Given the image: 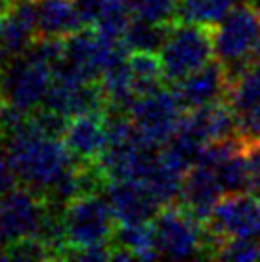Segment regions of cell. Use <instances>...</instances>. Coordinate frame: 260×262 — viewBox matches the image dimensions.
I'll use <instances>...</instances> for the list:
<instances>
[{
  "instance_id": "obj_22",
  "label": "cell",
  "mask_w": 260,
  "mask_h": 262,
  "mask_svg": "<svg viewBox=\"0 0 260 262\" xmlns=\"http://www.w3.org/2000/svg\"><path fill=\"white\" fill-rule=\"evenodd\" d=\"M218 260H256L260 258L258 239H226L216 249Z\"/></svg>"
},
{
  "instance_id": "obj_21",
  "label": "cell",
  "mask_w": 260,
  "mask_h": 262,
  "mask_svg": "<svg viewBox=\"0 0 260 262\" xmlns=\"http://www.w3.org/2000/svg\"><path fill=\"white\" fill-rule=\"evenodd\" d=\"M178 0H132V15L149 23L176 21Z\"/></svg>"
},
{
  "instance_id": "obj_23",
  "label": "cell",
  "mask_w": 260,
  "mask_h": 262,
  "mask_svg": "<svg viewBox=\"0 0 260 262\" xmlns=\"http://www.w3.org/2000/svg\"><path fill=\"white\" fill-rule=\"evenodd\" d=\"M17 184H21L19 182V176L15 172V167L12 159H10V153H8L6 146L2 144L0 146V197L17 188Z\"/></svg>"
},
{
  "instance_id": "obj_3",
  "label": "cell",
  "mask_w": 260,
  "mask_h": 262,
  "mask_svg": "<svg viewBox=\"0 0 260 262\" xmlns=\"http://www.w3.org/2000/svg\"><path fill=\"white\" fill-rule=\"evenodd\" d=\"M56 63L33 46L0 66V100L31 113L40 110L54 82Z\"/></svg>"
},
{
  "instance_id": "obj_24",
  "label": "cell",
  "mask_w": 260,
  "mask_h": 262,
  "mask_svg": "<svg viewBox=\"0 0 260 262\" xmlns=\"http://www.w3.org/2000/svg\"><path fill=\"white\" fill-rule=\"evenodd\" d=\"M10 4H12V0H0V14H2Z\"/></svg>"
},
{
  "instance_id": "obj_11",
  "label": "cell",
  "mask_w": 260,
  "mask_h": 262,
  "mask_svg": "<svg viewBox=\"0 0 260 262\" xmlns=\"http://www.w3.org/2000/svg\"><path fill=\"white\" fill-rule=\"evenodd\" d=\"M230 90V73L218 58L210 59L207 66L188 75L184 80L174 84V92L178 96L184 110H199L209 103L228 100Z\"/></svg>"
},
{
  "instance_id": "obj_13",
  "label": "cell",
  "mask_w": 260,
  "mask_h": 262,
  "mask_svg": "<svg viewBox=\"0 0 260 262\" xmlns=\"http://www.w3.org/2000/svg\"><path fill=\"white\" fill-rule=\"evenodd\" d=\"M107 201L115 214L117 224H142L151 222L161 205L144 182L115 180L107 186Z\"/></svg>"
},
{
  "instance_id": "obj_15",
  "label": "cell",
  "mask_w": 260,
  "mask_h": 262,
  "mask_svg": "<svg viewBox=\"0 0 260 262\" xmlns=\"http://www.w3.org/2000/svg\"><path fill=\"white\" fill-rule=\"evenodd\" d=\"M38 37L67 38L84 27L75 0H36Z\"/></svg>"
},
{
  "instance_id": "obj_10",
  "label": "cell",
  "mask_w": 260,
  "mask_h": 262,
  "mask_svg": "<svg viewBox=\"0 0 260 262\" xmlns=\"http://www.w3.org/2000/svg\"><path fill=\"white\" fill-rule=\"evenodd\" d=\"M61 138L79 163H98L109 146L107 111L98 110L71 117Z\"/></svg>"
},
{
  "instance_id": "obj_20",
  "label": "cell",
  "mask_w": 260,
  "mask_h": 262,
  "mask_svg": "<svg viewBox=\"0 0 260 262\" xmlns=\"http://www.w3.org/2000/svg\"><path fill=\"white\" fill-rule=\"evenodd\" d=\"M172 23H149L132 17L124 31L123 44L128 52H161Z\"/></svg>"
},
{
  "instance_id": "obj_7",
  "label": "cell",
  "mask_w": 260,
  "mask_h": 262,
  "mask_svg": "<svg viewBox=\"0 0 260 262\" xmlns=\"http://www.w3.org/2000/svg\"><path fill=\"white\" fill-rule=\"evenodd\" d=\"M260 40V10L243 2L235 4L214 27V56L226 66L230 79L251 61Z\"/></svg>"
},
{
  "instance_id": "obj_6",
  "label": "cell",
  "mask_w": 260,
  "mask_h": 262,
  "mask_svg": "<svg viewBox=\"0 0 260 262\" xmlns=\"http://www.w3.org/2000/svg\"><path fill=\"white\" fill-rule=\"evenodd\" d=\"M52 214V203L29 188H15L0 197V255L27 239H40Z\"/></svg>"
},
{
  "instance_id": "obj_5",
  "label": "cell",
  "mask_w": 260,
  "mask_h": 262,
  "mask_svg": "<svg viewBox=\"0 0 260 262\" xmlns=\"http://www.w3.org/2000/svg\"><path fill=\"white\" fill-rule=\"evenodd\" d=\"M214 27L174 21L161 48V61L168 82H180L214 59Z\"/></svg>"
},
{
  "instance_id": "obj_17",
  "label": "cell",
  "mask_w": 260,
  "mask_h": 262,
  "mask_svg": "<svg viewBox=\"0 0 260 262\" xmlns=\"http://www.w3.org/2000/svg\"><path fill=\"white\" fill-rule=\"evenodd\" d=\"M113 245L128 251L134 258H142V260H149V258H157L159 256L153 222L119 224L115 230Z\"/></svg>"
},
{
  "instance_id": "obj_2",
  "label": "cell",
  "mask_w": 260,
  "mask_h": 262,
  "mask_svg": "<svg viewBox=\"0 0 260 262\" xmlns=\"http://www.w3.org/2000/svg\"><path fill=\"white\" fill-rule=\"evenodd\" d=\"M61 219L69 245L67 258H73L80 251L113 245L115 230L119 224L109 207L107 197L103 199L98 191L73 197L69 203H65Z\"/></svg>"
},
{
  "instance_id": "obj_1",
  "label": "cell",
  "mask_w": 260,
  "mask_h": 262,
  "mask_svg": "<svg viewBox=\"0 0 260 262\" xmlns=\"http://www.w3.org/2000/svg\"><path fill=\"white\" fill-rule=\"evenodd\" d=\"M4 138L19 182L46 199L54 195L79 165L63 138L44 130L33 115Z\"/></svg>"
},
{
  "instance_id": "obj_4",
  "label": "cell",
  "mask_w": 260,
  "mask_h": 262,
  "mask_svg": "<svg viewBox=\"0 0 260 262\" xmlns=\"http://www.w3.org/2000/svg\"><path fill=\"white\" fill-rule=\"evenodd\" d=\"M205 258H214L216 249L226 239L260 241V195L233 193L224 195L203 224Z\"/></svg>"
},
{
  "instance_id": "obj_14",
  "label": "cell",
  "mask_w": 260,
  "mask_h": 262,
  "mask_svg": "<svg viewBox=\"0 0 260 262\" xmlns=\"http://www.w3.org/2000/svg\"><path fill=\"white\" fill-rule=\"evenodd\" d=\"M224 197L212 165L197 161L193 167L184 174L180 203L203 224L210 216L212 209Z\"/></svg>"
},
{
  "instance_id": "obj_12",
  "label": "cell",
  "mask_w": 260,
  "mask_h": 262,
  "mask_svg": "<svg viewBox=\"0 0 260 262\" xmlns=\"http://www.w3.org/2000/svg\"><path fill=\"white\" fill-rule=\"evenodd\" d=\"M36 37V4L33 0H12L0 14V66L25 54Z\"/></svg>"
},
{
  "instance_id": "obj_25",
  "label": "cell",
  "mask_w": 260,
  "mask_h": 262,
  "mask_svg": "<svg viewBox=\"0 0 260 262\" xmlns=\"http://www.w3.org/2000/svg\"><path fill=\"white\" fill-rule=\"evenodd\" d=\"M33 2H36V0H33Z\"/></svg>"
},
{
  "instance_id": "obj_19",
  "label": "cell",
  "mask_w": 260,
  "mask_h": 262,
  "mask_svg": "<svg viewBox=\"0 0 260 262\" xmlns=\"http://www.w3.org/2000/svg\"><path fill=\"white\" fill-rule=\"evenodd\" d=\"M235 6V0H178L176 21L216 27Z\"/></svg>"
},
{
  "instance_id": "obj_8",
  "label": "cell",
  "mask_w": 260,
  "mask_h": 262,
  "mask_svg": "<svg viewBox=\"0 0 260 262\" xmlns=\"http://www.w3.org/2000/svg\"><path fill=\"white\" fill-rule=\"evenodd\" d=\"M159 256L197 258L205 256V228L182 203L161 207L153 219Z\"/></svg>"
},
{
  "instance_id": "obj_9",
  "label": "cell",
  "mask_w": 260,
  "mask_h": 262,
  "mask_svg": "<svg viewBox=\"0 0 260 262\" xmlns=\"http://www.w3.org/2000/svg\"><path fill=\"white\" fill-rule=\"evenodd\" d=\"M184 113L186 110L176 92L159 88L155 92L136 98L126 115L147 144L161 147L178 130Z\"/></svg>"
},
{
  "instance_id": "obj_16",
  "label": "cell",
  "mask_w": 260,
  "mask_h": 262,
  "mask_svg": "<svg viewBox=\"0 0 260 262\" xmlns=\"http://www.w3.org/2000/svg\"><path fill=\"white\" fill-rule=\"evenodd\" d=\"M126 61L138 98L163 88L166 77L161 56L155 52H128Z\"/></svg>"
},
{
  "instance_id": "obj_18",
  "label": "cell",
  "mask_w": 260,
  "mask_h": 262,
  "mask_svg": "<svg viewBox=\"0 0 260 262\" xmlns=\"http://www.w3.org/2000/svg\"><path fill=\"white\" fill-rule=\"evenodd\" d=\"M214 170L224 195L251 193V168H249L245 146L235 149L218 165H214Z\"/></svg>"
}]
</instances>
